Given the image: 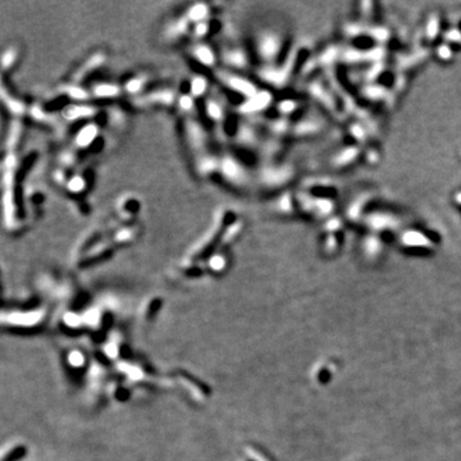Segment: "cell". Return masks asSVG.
<instances>
[{"label":"cell","instance_id":"1","mask_svg":"<svg viewBox=\"0 0 461 461\" xmlns=\"http://www.w3.org/2000/svg\"><path fill=\"white\" fill-rule=\"evenodd\" d=\"M218 77H219V79H221V81L226 85V86H228L229 89L233 90V91H236V92H238V94H241V95L251 98V96H254L258 94V91H256V87L254 86L250 81H248V79L237 76V74L229 73V72H224V71H219Z\"/></svg>","mask_w":461,"mask_h":461},{"label":"cell","instance_id":"2","mask_svg":"<svg viewBox=\"0 0 461 461\" xmlns=\"http://www.w3.org/2000/svg\"><path fill=\"white\" fill-rule=\"evenodd\" d=\"M95 114L96 109L87 104H71L62 111V116L68 122L78 121L81 118H90Z\"/></svg>","mask_w":461,"mask_h":461},{"label":"cell","instance_id":"3","mask_svg":"<svg viewBox=\"0 0 461 461\" xmlns=\"http://www.w3.org/2000/svg\"><path fill=\"white\" fill-rule=\"evenodd\" d=\"M270 99L272 96L268 91H260L258 92L256 95L249 98L248 100L240 106V111L246 114L255 113V112H259L261 111V109L265 108V106H268V104L270 103Z\"/></svg>","mask_w":461,"mask_h":461},{"label":"cell","instance_id":"4","mask_svg":"<svg viewBox=\"0 0 461 461\" xmlns=\"http://www.w3.org/2000/svg\"><path fill=\"white\" fill-rule=\"evenodd\" d=\"M98 133L99 128L95 123H87L78 129L74 137V143L78 148H87L94 143V140L98 137Z\"/></svg>","mask_w":461,"mask_h":461},{"label":"cell","instance_id":"5","mask_svg":"<svg viewBox=\"0 0 461 461\" xmlns=\"http://www.w3.org/2000/svg\"><path fill=\"white\" fill-rule=\"evenodd\" d=\"M221 166V171L223 173V176L227 179L232 182H240L243 178L242 168H241L240 164L232 158H224L223 160L219 163Z\"/></svg>","mask_w":461,"mask_h":461},{"label":"cell","instance_id":"6","mask_svg":"<svg viewBox=\"0 0 461 461\" xmlns=\"http://www.w3.org/2000/svg\"><path fill=\"white\" fill-rule=\"evenodd\" d=\"M278 49H280V41H278V39L276 36L265 35V36L261 37L260 42H259V51H260L263 58H273L278 53Z\"/></svg>","mask_w":461,"mask_h":461},{"label":"cell","instance_id":"7","mask_svg":"<svg viewBox=\"0 0 461 461\" xmlns=\"http://www.w3.org/2000/svg\"><path fill=\"white\" fill-rule=\"evenodd\" d=\"M194 57L204 66L211 67L215 64V56H214L213 50L206 45H196L194 48Z\"/></svg>","mask_w":461,"mask_h":461},{"label":"cell","instance_id":"8","mask_svg":"<svg viewBox=\"0 0 461 461\" xmlns=\"http://www.w3.org/2000/svg\"><path fill=\"white\" fill-rule=\"evenodd\" d=\"M187 134L195 148H201L205 143V133L198 122L190 121L187 124Z\"/></svg>","mask_w":461,"mask_h":461},{"label":"cell","instance_id":"9","mask_svg":"<svg viewBox=\"0 0 461 461\" xmlns=\"http://www.w3.org/2000/svg\"><path fill=\"white\" fill-rule=\"evenodd\" d=\"M92 94L98 98H116L121 94V89L114 84H98L92 87Z\"/></svg>","mask_w":461,"mask_h":461},{"label":"cell","instance_id":"10","mask_svg":"<svg viewBox=\"0 0 461 461\" xmlns=\"http://www.w3.org/2000/svg\"><path fill=\"white\" fill-rule=\"evenodd\" d=\"M224 61H226L227 64L236 67V68H243V67L248 64V58H246L245 54L241 50H238V49L226 51V53H224Z\"/></svg>","mask_w":461,"mask_h":461},{"label":"cell","instance_id":"11","mask_svg":"<svg viewBox=\"0 0 461 461\" xmlns=\"http://www.w3.org/2000/svg\"><path fill=\"white\" fill-rule=\"evenodd\" d=\"M149 103H159L169 105L174 101V92L172 90H156L148 95Z\"/></svg>","mask_w":461,"mask_h":461},{"label":"cell","instance_id":"12","mask_svg":"<svg viewBox=\"0 0 461 461\" xmlns=\"http://www.w3.org/2000/svg\"><path fill=\"white\" fill-rule=\"evenodd\" d=\"M209 14V8L206 4L203 3H198V4H194L187 12V19L190 22H195L196 24L200 23V22H204V19L208 17Z\"/></svg>","mask_w":461,"mask_h":461},{"label":"cell","instance_id":"13","mask_svg":"<svg viewBox=\"0 0 461 461\" xmlns=\"http://www.w3.org/2000/svg\"><path fill=\"white\" fill-rule=\"evenodd\" d=\"M3 204H4V219H6L7 226L11 227L14 221V203L13 196H12L11 193V187H7L6 193H4Z\"/></svg>","mask_w":461,"mask_h":461},{"label":"cell","instance_id":"14","mask_svg":"<svg viewBox=\"0 0 461 461\" xmlns=\"http://www.w3.org/2000/svg\"><path fill=\"white\" fill-rule=\"evenodd\" d=\"M221 224H222V215H216L215 224H213V228H211L210 231H209V232L206 233V236H204L203 240H201L200 242H199L198 245H196L195 248H194V254L200 253L201 250H204V248H206V245H208V243L211 242V240H213V238L216 236V233H218L219 227H221Z\"/></svg>","mask_w":461,"mask_h":461},{"label":"cell","instance_id":"15","mask_svg":"<svg viewBox=\"0 0 461 461\" xmlns=\"http://www.w3.org/2000/svg\"><path fill=\"white\" fill-rule=\"evenodd\" d=\"M62 91L63 94L68 95L69 98H72L73 100L77 101H84L89 99V92L86 90L81 89V87L76 86V85H66V86L62 87Z\"/></svg>","mask_w":461,"mask_h":461},{"label":"cell","instance_id":"16","mask_svg":"<svg viewBox=\"0 0 461 461\" xmlns=\"http://www.w3.org/2000/svg\"><path fill=\"white\" fill-rule=\"evenodd\" d=\"M208 89V81H206L204 77L201 76H195L193 77L190 82V92L191 95L199 98V96H203L206 92Z\"/></svg>","mask_w":461,"mask_h":461},{"label":"cell","instance_id":"17","mask_svg":"<svg viewBox=\"0 0 461 461\" xmlns=\"http://www.w3.org/2000/svg\"><path fill=\"white\" fill-rule=\"evenodd\" d=\"M205 109L208 117L210 119H213V121H221L222 117H223V109H222L221 104L218 101L213 100V99L206 101Z\"/></svg>","mask_w":461,"mask_h":461},{"label":"cell","instance_id":"18","mask_svg":"<svg viewBox=\"0 0 461 461\" xmlns=\"http://www.w3.org/2000/svg\"><path fill=\"white\" fill-rule=\"evenodd\" d=\"M188 19L187 18H181L178 21L174 22L171 27H169V35L171 36H179V35L184 34V32L187 31V26H188Z\"/></svg>","mask_w":461,"mask_h":461},{"label":"cell","instance_id":"19","mask_svg":"<svg viewBox=\"0 0 461 461\" xmlns=\"http://www.w3.org/2000/svg\"><path fill=\"white\" fill-rule=\"evenodd\" d=\"M144 86V79L140 78V77H134V78L128 79L124 85V89H126L127 92L129 94H137V92H140L141 89Z\"/></svg>","mask_w":461,"mask_h":461},{"label":"cell","instance_id":"20","mask_svg":"<svg viewBox=\"0 0 461 461\" xmlns=\"http://www.w3.org/2000/svg\"><path fill=\"white\" fill-rule=\"evenodd\" d=\"M226 265H227L226 258H224L223 255H221V254H215V255H213L209 259V266L215 272L223 270V269L226 268Z\"/></svg>","mask_w":461,"mask_h":461},{"label":"cell","instance_id":"21","mask_svg":"<svg viewBox=\"0 0 461 461\" xmlns=\"http://www.w3.org/2000/svg\"><path fill=\"white\" fill-rule=\"evenodd\" d=\"M67 187H68V190L72 191V193H76V194L81 193V191L85 188V179L82 178L81 176L72 177V178L68 181V183H67Z\"/></svg>","mask_w":461,"mask_h":461},{"label":"cell","instance_id":"22","mask_svg":"<svg viewBox=\"0 0 461 461\" xmlns=\"http://www.w3.org/2000/svg\"><path fill=\"white\" fill-rule=\"evenodd\" d=\"M3 99H4V101H6L8 109L12 112V113L22 114L24 112V105L21 103V101L14 100V99H12V98H7L4 94H3Z\"/></svg>","mask_w":461,"mask_h":461},{"label":"cell","instance_id":"23","mask_svg":"<svg viewBox=\"0 0 461 461\" xmlns=\"http://www.w3.org/2000/svg\"><path fill=\"white\" fill-rule=\"evenodd\" d=\"M216 167H218V161L214 158H204L200 161V171L205 174L211 173L214 169H216Z\"/></svg>","mask_w":461,"mask_h":461},{"label":"cell","instance_id":"24","mask_svg":"<svg viewBox=\"0 0 461 461\" xmlns=\"http://www.w3.org/2000/svg\"><path fill=\"white\" fill-rule=\"evenodd\" d=\"M103 62H104V57L100 56V54H98V56H95V57H92V58L90 59V61H87V64L84 67V69H81V72H79V73H81L82 76H84V74L87 73V72H89L90 69H94V68H96L98 66H100V64L103 63Z\"/></svg>","mask_w":461,"mask_h":461},{"label":"cell","instance_id":"25","mask_svg":"<svg viewBox=\"0 0 461 461\" xmlns=\"http://www.w3.org/2000/svg\"><path fill=\"white\" fill-rule=\"evenodd\" d=\"M240 228H241V222H235V223L231 224V226L226 229V232H224L223 242H228L229 240H232V238L237 235V232L240 231Z\"/></svg>","mask_w":461,"mask_h":461},{"label":"cell","instance_id":"26","mask_svg":"<svg viewBox=\"0 0 461 461\" xmlns=\"http://www.w3.org/2000/svg\"><path fill=\"white\" fill-rule=\"evenodd\" d=\"M194 96L193 95H181L178 99V106L183 112H190L194 108Z\"/></svg>","mask_w":461,"mask_h":461},{"label":"cell","instance_id":"27","mask_svg":"<svg viewBox=\"0 0 461 461\" xmlns=\"http://www.w3.org/2000/svg\"><path fill=\"white\" fill-rule=\"evenodd\" d=\"M14 58H16V53L13 50H7L3 54V68L7 69L8 67H11L13 64Z\"/></svg>","mask_w":461,"mask_h":461},{"label":"cell","instance_id":"28","mask_svg":"<svg viewBox=\"0 0 461 461\" xmlns=\"http://www.w3.org/2000/svg\"><path fill=\"white\" fill-rule=\"evenodd\" d=\"M208 30H209L208 23H206V22H200V23H198L195 26L194 34H195L198 37H203L208 34Z\"/></svg>","mask_w":461,"mask_h":461},{"label":"cell","instance_id":"29","mask_svg":"<svg viewBox=\"0 0 461 461\" xmlns=\"http://www.w3.org/2000/svg\"><path fill=\"white\" fill-rule=\"evenodd\" d=\"M18 134H19V127H18V124H14V126L12 127L11 132H9V139H8V141H7L8 146H11V144L12 145H14V143H16L17 139H18Z\"/></svg>","mask_w":461,"mask_h":461},{"label":"cell","instance_id":"30","mask_svg":"<svg viewBox=\"0 0 461 461\" xmlns=\"http://www.w3.org/2000/svg\"><path fill=\"white\" fill-rule=\"evenodd\" d=\"M131 237H132V232H131V229H128V228L121 229V231L117 232V235H116V240L121 241V242L129 240Z\"/></svg>","mask_w":461,"mask_h":461},{"label":"cell","instance_id":"31","mask_svg":"<svg viewBox=\"0 0 461 461\" xmlns=\"http://www.w3.org/2000/svg\"><path fill=\"white\" fill-rule=\"evenodd\" d=\"M16 163H17L16 156H14L13 154H8L6 158V160H4L3 167H4V169H7V171H13V168L16 167Z\"/></svg>","mask_w":461,"mask_h":461},{"label":"cell","instance_id":"32","mask_svg":"<svg viewBox=\"0 0 461 461\" xmlns=\"http://www.w3.org/2000/svg\"><path fill=\"white\" fill-rule=\"evenodd\" d=\"M24 452V448L22 446H18V447H14L12 450V452H9V456L4 457V461H13L14 460V456H22V453Z\"/></svg>","mask_w":461,"mask_h":461},{"label":"cell","instance_id":"33","mask_svg":"<svg viewBox=\"0 0 461 461\" xmlns=\"http://www.w3.org/2000/svg\"><path fill=\"white\" fill-rule=\"evenodd\" d=\"M31 116L34 117L35 119H39V121L45 118V113L42 112V109L39 108V106H34V108L31 109Z\"/></svg>","mask_w":461,"mask_h":461},{"label":"cell","instance_id":"34","mask_svg":"<svg viewBox=\"0 0 461 461\" xmlns=\"http://www.w3.org/2000/svg\"><path fill=\"white\" fill-rule=\"evenodd\" d=\"M82 361H84V356H81L78 351H74V352L71 354V363L73 365H79Z\"/></svg>","mask_w":461,"mask_h":461}]
</instances>
